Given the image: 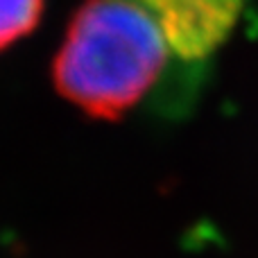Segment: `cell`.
Here are the masks:
<instances>
[{
  "mask_svg": "<svg viewBox=\"0 0 258 258\" xmlns=\"http://www.w3.org/2000/svg\"><path fill=\"white\" fill-rule=\"evenodd\" d=\"M170 48L152 16L132 0H84L52 57V84L95 120H120L168 71Z\"/></svg>",
  "mask_w": 258,
  "mask_h": 258,
  "instance_id": "cell-1",
  "label": "cell"
},
{
  "mask_svg": "<svg viewBox=\"0 0 258 258\" xmlns=\"http://www.w3.org/2000/svg\"><path fill=\"white\" fill-rule=\"evenodd\" d=\"M161 30L172 57L186 66L206 63L229 39L247 0H132Z\"/></svg>",
  "mask_w": 258,
  "mask_h": 258,
  "instance_id": "cell-2",
  "label": "cell"
},
{
  "mask_svg": "<svg viewBox=\"0 0 258 258\" xmlns=\"http://www.w3.org/2000/svg\"><path fill=\"white\" fill-rule=\"evenodd\" d=\"M45 0H0V52L34 32Z\"/></svg>",
  "mask_w": 258,
  "mask_h": 258,
  "instance_id": "cell-3",
  "label": "cell"
}]
</instances>
